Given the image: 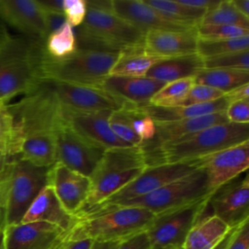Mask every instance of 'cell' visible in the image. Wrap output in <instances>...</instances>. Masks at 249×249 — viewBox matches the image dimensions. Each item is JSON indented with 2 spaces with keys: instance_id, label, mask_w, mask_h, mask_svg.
<instances>
[{
  "instance_id": "ee69618b",
  "label": "cell",
  "mask_w": 249,
  "mask_h": 249,
  "mask_svg": "<svg viewBox=\"0 0 249 249\" xmlns=\"http://www.w3.org/2000/svg\"><path fill=\"white\" fill-rule=\"evenodd\" d=\"M118 249H151V244L146 231H141L123 240Z\"/></svg>"
},
{
  "instance_id": "94428289",
  "label": "cell",
  "mask_w": 249,
  "mask_h": 249,
  "mask_svg": "<svg viewBox=\"0 0 249 249\" xmlns=\"http://www.w3.org/2000/svg\"><path fill=\"white\" fill-rule=\"evenodd\" d=\"M56 249H57V248H56Z\"/></svg>"
},
{
  "instance_id": "b9f144b4",
  "label": "cell",
  "mask_w": 249,
  "mask_h": 249,
  "mask_svg": "<svg viewBox=\"0 0 249 249\" xmlns=\"http://www.w3.org/2000/svg\"><path fill=\"white\" fill-rule=\"evenodd\" d=\"M225 114L230 123L249 124V99L231 102Z\"/></svg>"
},
{
  "instance_id": "ba28073f",
  "label": "cell",
  "mask_w": 249,
  "mask_h": 249,
  "mask_svg": "<svg viewBox=\"0 0 249 249\" xmlns=\"http://www.w3.org/2000/svg\"><path fill=\"white\" fill-rule=\"evenodd\" d=\"M119 53L76 49L61 59L49 57L44 51L41 70L43 80L61 81L71 84L99 87L109 75Z\"/></svg>"
},
{
  "instance_id": "f6af8a7d",
  "label": "cell",
  "mask_w": 249,
  "mask_h": 249,
  "mask_svg": "<svg viewBox=\"0 0 249 249\" xmlns=\"http://www.w3.org/2000/svg\"><path fill=\"white\" fill-rule=\"evenodd\" d=\"M45 24H46V32H47V37L58 30L65 22H66V18L63 13H57V12H50V11H45Z\"/></svg>"
},
{
  "instance_id": "4fadbf2b",
  "label": "cell",
  "mask_w": 249,
  "mask_h": 249,
  "mask_svg": "<svg viewBox=\"0 0 249 249\" xmlns=\"http://www.w3.org/2000/svg\"><path fill=\"white\" fill-rule=\"evenodd\" d=\"M207 180V189L212 195L217 189L232 181L249 166V140L196 160Z\"/></svg>"
},
{
  "instance_id": "30bf717a",
  "label": "cell",
  "mask_w": 249,
  "mask_h": 249,
  "mask_svg": "<svg viewBox=\"0 0 249 249\" xmlns=\"http://www.w3.org/2000/svg\"><path fill=\"white\" fill-rule=\"evenodd\" d=\"M208 198L156 215L145 231L151 249H181L188 232L206 211Z\"/></svg>"
},
{
  "instance_id": "277c9868",
  "label": "cell",
  "mask_w": 249,
  "mask_h": 249,
  "mask_svg": "<svg viewBox=\"0 0 249 249\" xmlns=\"http://www.w3.org/2000/svg\"><path fill=\"white\" fill-rule=\"evenodd\" d=\"M249 140V124L223 123L145 153L147 165L196 160Z\"/></svg>"
},
{
  "instance_id": "6da1fadb",
  "label": "cell",
  "mask_w": 249,
  "mask_h": 249,
  "mask_svg": "<svg viewBox=\"0 0 249 249\" xmlns=\"http://www.w3.org/2000/svg\"><path fill=\"white\" fill-rule=\"evenodd\" d=\"M87 15L74 31L78 49L120 53L144 44L145 31L112 11L111 1L87 0Z\"/></svg>"
},
{
  "instance_id": "5b68a950",
  "label": "cell",
  "mask_w": 249,
  "mask_h": 249,
  "mask_svg": "<svg viewBox=\"0 0 249 249\" xmlns=\"http://www.w3.org/2000/svg\"><path fill=\"white\" fill-rule=\"evenodd\" d=\"M156 215L147 209L114 206L77 217L64 240L89 238L93 241H123L146 231Z\"/></svg>"
},
{
  "instance_id": "816d5d0a",
  "label": "cell",
  "mask_w": 249,
  "mask_h": 249,
  "mask_svg": "<svg viewBox=\"0 0 249 249\" xmlns=\"http://www.w3.org/2000/svg\"><path fill=\"white\" fill-rule=\"evenodd\" d=\"M122 241H94L91 249H118Z\"/></svg>"
},
{
  "instance_id": "e575fe53",
  "label": "cell",
  "mask_w": 249,
  "mask_h": 249,
  "mask_svg": "<svg viewBox=\"0 0 249 249\" xmlns=\"http://www.w3.org/2000/svg\"><path fill=\"white\" fill-rule=\"evenodd\" d=\"M18 136L9 103L0 102V150L12 160L17 159Z\"/></svg>"
},
{
  "instance_id": "7a4b0ae2",
  "label": "cell",
  "mask_w": 249,
  "mask_h": 249,
  "mask_svg": "<svg viewBox=\"0 0 249 249\" xmlns=\"http://www.w3.org/2000/svg\"><path fill=\"white\" fill-rule=\"evenodd\" d=\"M44 42L10 35L0 49V102L32 91L43 80Z\"/></svg>"
},
{
  "instance_id": "2e32d148",
  "label": "cell",
  "mask_w": 249,
  "mask_h": 249,
  "mask_svg": "<svg viewBox=\"0 0 249 249\" xmlns=\"http://www.w3.org/2000/svg\"><path fill=\"white\" fill-rule=\"evenodd\" d=\"M5 249H56L64 241L66 231L42 221L4 227Z\"/></svg>"
},
{
  "instance_id": "7dc6e473",
  "label": "cell",
  "mask_w": 249,
  "mask_h": 249,
  "mask_svg": "<svg viewBox=\"0 0 249 249\" xmlns=\"http://www.w3.org/2000/svg\"><path fill=\"white\" fill-rule=\"evenodd\" d=\"M93 242L94 241L89 238L64 240L62 249H91Z\"/></svg>"
},
{
  "instance_id": "ac0fdd59",
  "label": "cell",
  "mask_w": 249,
  "mask_h": 249,
  "mask_svg": "<svg viewBox=\"0 0 249 249\" xmlns=\"http://www.w3.org/2000/svg\"><path fill=\"white\" fill-rule=\"evenodd\" d=\"M48 184L52 186L63 208L74 216L84 206L90 190L89 177L59 162L50 167Z\"/></svg>"
},
{
  "instance_id": "83f0119b",
  "label": "cell",
  "mask_w": 249,
  "mask_h": 249,
  "mask_svg": "<svg viewBox=\"0 0 249 249\" xmlns=\"http://www.w3.org/2000/svg\"><path fill=\"white\" fill-rule=\"evenodd\" d=\"M161 57L148 53L143 46L130 48L119 53L109 75L123 77H144L150 68Z\"/></svg>"
},
{
  "instance_id": "8fae6325",
  "label": "cell",
  "mask_w": 249,
  "mask_h": 249,
  "mask_svg": "<svg viewBox=\"0 0 249 249\" xmlns=\"http://www.w3.org/2000/svg\"><path fill=\"white\" fill-rule=\"evenodd\" d=\"M197 168H199V164L196 160L182 162L159 163L149 165L138 177H136L133 181L128 183L119 192L108 197L105 201H103L96 207L77 217H81L90 212L107 208L120 202L148 195L174 180H177L194 172Z\"/></svg>"
},
{
  "instance_id": "52a82bcc",
  "label": "cell",
  "mask_w": 249,
  "mask_h": 249,
  "mask_svg": "<svg viewBox=\"0 0 249 249\" xmlns=\"http://www.w3.org/2000/svg\"><path fill=\"white\" fill-rule=\"evenodd\" d=\"M9 108L14 117L18 145L24 137L55 133L59 127L66 124L62 116V106L49 80L42 81L18 102L9 104Z\"/></svg>"
},
{
  "instance_id": "6f0895ef",
  "label": "cell",
  "mask_w": 249,
  "mask_h": 249,
  "mask_svg": "<svg viewBox=\"0 0 249 249\" xmlns=\"http://www.w3.org/2000/svg\"><path fill=\"white\" fill-rule=\"evenodd\" d=\"M0 225L4 226V210L1 205H0Z\"/></svg>"
},
{
  "instance_id": "9f6ffc18",
  "label": "cell",
  "mask_w": 249,
  "mask_h": 249,
  "mask_svg": "<svg viewBox=\"0 0 249 249\" xmlns=\"http://www.w3.org/2000/svg\"><path fill=\"white\" fill-rule=\"evenodd\" d=\"M0 249H5V232L3 225H0Z\"/></svg>"
},
{
  "instance_id": "1f68e13d",
  "label": "cell",
  "mask_w": 249,
  "mask_h": 249,
  "mask_svg": "<svg viewBox=\"0 0 249 249\" xmlns=\"http://www.w3.org/2000/svg\"><path fill=\"white\" fill-rule=\"evenodd\" d=\"M77 49L73 27L66 21L58 30L51 33L44 42L45 53L54 59L72 54Z\"/></svg>"
},
{
  "instance_id": "7c38bea8",
  "label": "cell",
  "mask_w": 249,
  "mask_h": 249,
  "mask_svg": "<svg viewBox=\"0 0 249 249\" xmlns=\"http://www.w3.org/2000/svg\"><path fill=\"white\" fill-rule=\"evenodd\" d=\"M56 162L89 177L105 149L88 140L69 125L64 124L55 132Z\"/></svg>"
},
{
  "instance_id": "f35d334b",
  "label": "cell",
  "mask_w": 249,
  "mask_h": 249,
  "mask_svg": "<svg viewBox=\"0 0 249 249\" xmlns=\"http://www.w3.org/2000/svg\"><path fill=\"white\" fill-rule=\"evenodd\" d=\"M198 39L203 40H223L234 39L249 36V29L234 25H205L196 26Z\"/></svg>"
},
{
  "instance_id": "681fc988",
  "label": "cell",
  "mask_w": 249,
  "mask_h": 249,
  "mask_svg": "<svg viewBox=\"0 0 249 249\" xmlns=\"http://www.w3.org/2000/svg\"><path fill=\"white\" fill-rule=\"evenodd\" d=\"M38 2L45 11L63 13V0H43Z\"/></svg>"
},
{
  "instance_id": "f546056e",
  "label": "cell",
  "mask_w": 249,
  "mask_h": 249,
  "mask_svg": "<svg viewBox=\"0 0 249 249\" xmlns=\"http://www.w3.org/2000/svg\"><path fill=\"white\" fill-rule=\"evenodd\" d=\"M149 6L168 18L190 27H196L206 11L195 9L171 0H144Z\"/></svg>"
},
{
  "instance_id": "f1b7e54d",
  "label": "cell",
  "mask_w": 249,
  "mask_h": 249,
  "mask_svg": "<svg viewBox=\"0 0 249 249\" xmlns=\"http://www.w3.org/2000/svg\"><path fill=\"white\" fill-rule=\"evenodd\" d=\"M249 82V70L228 68H203L196 77L195 84L217 89L224 93Z\"/></svg>"
},
{
  "instance_id": "7bdbcfd3",
  "label": "cell",
  "mask_w": 249,
  "mask_h": 249,
  "mask_svg": "<svg viewBox=\"0 0 249 249\" xmlns=\"http://www.w3.org/2000/svg\"><path fill=\"white\" fill-rule=\"evenodd\" d=\"M226 249H249V220L232 229L231 237Z\"/></svg>"
},
{
  "instance_id": "e0dca14e",
  "label": "cell",
  "mask_w": 249,
  "mask_h": 249,
  "mask_svg": "<svg viewBox=\"0 0 249 249\" xmlns=\"http://www.w3.org/2000/svg\"><path fill=\"white\" fill-rule=\"evenodd\" d=\"M112 111H76L62 107L64 123L88 140L106 149L129 147L119 139L109 125Z\"/></svg>"
},
{
  "instance_id": "d6986e66",
  "label": "cell",
  "mask_w": 249,
  "mask_h": 249,
  "mask_svg": "<svg viewBox=\"0 0 249 249\" xmlns=\"http://www.w3.org/2000/svg\"><path fill=\"white\" fill-rule=\"evenodd\" d=\"M0 20L21 35L41 42L47 38L45 12L35 0H0Z\"/></svg>"
},
{
  "instance_id": "d6a6232c",
  "label": "cell",
  "mask_w": 249,
  "mask_h": 249,
  "mask_svg": "<svg viewBox=\"0 0 249 249\" xmlns=\"http://www.w3.org/2000/svg\"><path fill=\"white\" fill-rule=\"evenodd\" d=\"M194 85L195 78H185L166 83L153 95L149 104L159 107L181 106Z\"/></svg>"
},
{
  "instance_id": "d590c367",
  "label": "cell",
  "mask_w": 249,
  "mask_h": 249,
  "mask_svg": "<svg viewBox=\"0 0 249 249\" xmlns=\"http://www.w3.org/2000/svg\"><path fill=\"white\" fill-rule=\"evenodd\" d=\"M128 104L119 110L111 112L109 117V125L114 134L123 142L129 146L142 147L143 143L135 134L132 127L131 118L127 109Z\"/></svg>"
},
{
  "instance_id": "8d00e7d4",
  "label": "cell",
  "mask_w": 249,
  "mask_h": 249,
  "mask_svg": "<svg viewBox=\"0 0 249 249\" xmlns=\"http://www.w3.org/2000/svg\"><path fill=\"white\" fill-rule=\"evenodd\" d=\"M127 109L135 134L140 138L143 146L149 144L156 134V123L142 110L140 106L128 104Z\"/></svg>"
},
{
  "instance_id": "5bb4252c",
  "label": "cell",
  "mask_w": 249,
  "mask_h": 249,
  "mask_svg": "<svg viewBox=\"0 0 249 249\" xmlns=\"http://www.w3.org/2000/svg\"><path fill=\"white\" fill-rule=\"evenodd\" d=\"M212 215L220 218L231 229L249 220L248 172L217 189L208 198Z\"/></svg>"
},
{
  "instance_id": "484cf974",
  "label": "cell",
  "mask_w": 249,
  "mask_h": 249,
  "mask_svg": "<svg viewBox=\"0 0 249 249\" xmlns=\"http://www.w3.org/2000/svg\"><path fill=\"white\" fill-rule=\"evenodd\" d=\"M229 104L230 100L224 94L217 100L202 104L175 107H159L148 104L140 107L155 123H164L224 112Z\"/></svg>"
},
{
  "instance_id": "3957f363",
  "label": "cell",
  "mask_w": 249,
  "mask_h": 249,
  "mask_svg": "<svg viewBox=\"0 0 249 249\" xmlns=\"http://www.w3.org/2000/svg\"><path fill=\"white\" fill-rule=\"evenodd\" d=\"M142 147H121L106 149L89 175L90 190L80 216L96 207L138 177L147 167Z\"/></svg>"
},
{
  "instance_id": "4dcf8cb0",
  "label": "cell",
  "mask_w": 249,
  "mask_h": 249,
  "mask_svg": "<svg viewBox=\"0 0 249 249\" xmlns=\"http://www.w3.org/2000/svg\"><path fill=\"white\" fill-rule=\"evenodd\" d=\"M199 24L234 25L249 29V18L235 9L231 0H219L214 7L205 12Z\"/></svg>"
},
{
  "instance_id": "44dd1931",
  "label": "cell",
  "mask_w": 249,
  "mask_h": 249,
  "mask_svg": "<svg viewBox=\"0 0 249 249\" xmlns=\"http://www.w3.org/2000/svg\"><path fill=\"white\" fill-rule=\"evenodd\" d=\"M227 122L228 119L224 111L173 122L156 123V134L154 139L149 144L143 146L142 149L144 153H150L158 150L163 145L198 132L209 126Z\"/></svg>"
},
{
  "instance_id": "cb8c5ba5",
  "label": "cell",
  "mask_w": 249,
  "mask_h": 249,
  "mask_svg": "<svg viewBox=\"0 0 249 249\" xmlns=\"http://www.w3.org/2000/svg\"><path fill=\"white\" fill-rule=\"evenodd\" d=\"M77 217L68 213L57 196H55L51 185L45 186L34 201L24 214L21 223L29 222H47L59 227L68 232L77 222Z\"/></svg>"
},
{
  "instance_id": "ffe728a7",
  "label": "cell",
  "mask_w": 249,
  "mask_h": 249,
  "mask_svg": "<svg viewBox=\"0 0 249 249\" xmlns=\"http://www.w3.org/2000/svg\"><path fill=\"white\" fill-rule=\"evenodd\" d=\"M196 27L186 29H151L145 32L144 50L155 56L166 58L196 53Z\"/></svg>"
},
{
  "instance_id": "ab89813d",
  "label": "cell",
  "mask_w": 249,
  "mask_h": 249,
  "mask_svg": "<svg viewBox=\"0 0 249 249\" xmlns=\"http://www.w3.org/2000/svg\"><path fill=\"white\" fill-rule=\"evenodd\" d=\"M224 94L225 93L223 91L212 87L195 84L190 89L181 106L208 103L221 98L222 96H224Z\"/></svg>"
},
{
  "instance_id": "9c48e42d",
  "label": "cell",
  "mask_w": 249,
  "mask_h": 249,
  "mask_svg": "<svg viewBox=\"0 0 249 249\" xmlns=\"http://www.w3.org/2000/svg\"><path fill=\"white\" fill-rule=\"evenodd\" d=\"M210 196L207 189L206 174L204 170L199 167L194 172L174 180L148 195L125 200L110 207H140L149 210L155 215H159L206 199Z\"/></svg>"
},
{
  "instance_id": "f907efd6",
  "label": "cell",
  "mask_w": 249,
  "mask_h": 249,
  "mask_svg": "<svg viewBox=\"0 0 249 249\" xmlns=\"http://www.w3.org/2000/svg\"><path fill=\"white\" fill-rule=\"evenodd\" d=\"M231 2L241 15L249 18V0H231Z\"/></svg>"
},
{
  "instance_id": "836d02e7",
  "label": "cell",
  "mask_w": 249,
  "mask_h": 249,
  "mask_svg": "<svg viewBox=\"0 0 249 249\" xmlns=\"http://www.w3.org/2000/svg\"><path fill=\"white\" fill-rule=\"evenodd\" d=\"M246 50H249V36L223 40L198 39L196 44V53L202 59Z\"/></svg>"
},
{
  "instance_id": "bcb514c9",
  "label": "cell",
  "mask_w": 249,
  "mask_h": 249,
  "mask_svg": "<svg viewBox=\"0 0 249 249\" xmlns=\"http://www.w3.org/2000/svg\"><path fill=\"white\" fill-rule=\"evenodd\" d=\"M225 95L229 98L230 103L233 101L249 99V84H244L242 86H239L226 92Z\"/></svg>"
},
{
  "instance_id": "8992f818",
  "label": "cell",
  "mask_w": 249,
  "mask_h": 249,
  "mask_svg": "<svg viewBox=\"0 0 249 249\" xmlns=\"http://www.w3.org/2000/svg\"><path fill=\"white\" fill-rule=\"evenodd\" d=\"M50 167L12 160L1 176L4 226L17 225L41 190L48 185Z\"/></svg>"
},
{
  "instance_id": "db71d44e",
  "label": "cell",
  "mask_w": 249,
  "mask_h": 249,
  "mask_svg": "<svg viewBox=\"0 0 249 249\" xmlns=\"http://www.w3.org/2000/svg\"><path fill=\"white\" fill-rule=\"evenodd\" d=\"M11 34H9V32L7 31L5 25H3L0 22V49L2 48V46L5 44V42L8 40V38L10 37Z\"/></svg>"
},
{
  "instance_id": "91938a15",
  "label": "cell",
  "mask_w": 249,
  "mask_h": 249,
  "mask_svg": "<svg viewBox=\"0 0 249 249\" xmlns=\"http://www.w3.org/2000/svg\"><path fill=\"white\" fill-rule=\"evenodd\" d=\"M63 242H64V241H63ZM62 246H63V243H62V244H61V245H60V246H59L57 249H62Z\"/></svg>"
},
{
  "instance_id": "60d3db41",
  "label": "cell",
  "mask_w": 249,
  "mask_h": 249,
  "mask_svg": "<svg viewBox=\"0 0 249 249\" xmlns=\"http://www.w3.org/2000/svg\"><path fill=\"white\" fill-rule=\"evenodd\" d=\"M63 14L66 21L74 28L79 27L87 15V0H63Z\"/></svg>"
},
{
  "instance_id": "f5cc1de1",
  "label": "cell",
  "mask_w": 249,
  "mask_h": 249,
  "mask_svg": "<svg viewBox=\"0 0 249 249\" xmlns=\"http://www.w3.org/2000/svg\"><path fill=\"white\" fill-rule=\"evenodd\" d=\"M11 160H12V159L0 150V174L5 170V168L7 167V165L9 164V162Z\"/></svg>"
},
{
  "instance_id": "7402d4cb",
  "label": "cell",
  "mask_w": 249,
  "mask_h": 249,
  "mask_svg": "<svg viewBox=\"0 0 249 249\" xmlns=\"http://www.w3.org/2000/svg\"><path fill=\"white\" fill-rule=\"evenodd\" d=\"M166 83L149 77H123L106 76L100 83V89L121 98L124 102L145 106L150 103L151 98Z\"/></svg>"
},
{
  "instance_id": "74e56055",
  "label": "cell",
  "mask_w": 249,
  "mask_h": 249,
  "mask_svg": "<svg viewBox=\"0 0 249 249\" xmlns=\"http://www.w3.org/2000/svg\"><path fill=\"white\" fill-rule=\"evenodd\" d=\"M202 60L205 69L228 68L249 70V50L211 56Z\"/></svg>"
},
{
  "instance_id": "c3c4849f",
  "label": "cell",
  "mask_w": 249,
  "mask_h": 249,
  "mask_svg": "<svg viewBox=\"0 0 249 249\" xmlns=\"http://www.w3.org/2000/svg\"><path fill=\"white\" fill-rule=\"evenodd\" d=\"M179 1L186 6L198 9V10H203V11H207L211 9L219 2V0H179Z\"/></svg>"
},
{
  "instance_id": "11a10c76",
  "label": "cell",
  "mask_w": 249,
  "mask_h": 249,
  "mask_svg": "<svg viewBox=\"0 0 249 249\" xmlns=\"http://www.w3.org/2000/svg\"><path fill=\"white\" fill-rule=\"evenodd\" d=\"M231 233H232V229H231V231L228 233V235L225 237V239H224L215 249H226L227 246H228V244H229V242H230V239H231Z\"/></svg>"
},
{
  "instance_id": "4316f807",
  "label": "cell",
  "mask_w": 249,
  "mask_h": 249,
  "mask_svg": "<svg viewBox=\"0 0 249 249\" xmlns=\"http://www.w3.org/2000/svg\"><path fill=\"white\" fill-rule=\"evenodd\" d=\"M231 230L215 215L202 216L188 232L181 249H215Z\"/></svg>"
},
{
  "instance_id": "d4e9b609",
  "label": "cell",
  "mask_w": 249,
  "mask_h": 249,
  "mask_svg": "<svg viewBox=\"0 0 249 249\" xmlns=\"http://www.w3.org/2000/svg\"><path fill=\"white\" fill-rule=\"evenodd\" d=\"M203 60L197 53L161 58L147 72L146 77L164 83L195 78L202 69Z\"/></svg>"
},
{
  "instance_id": "603a6c76",
  "label": "cell",
  "mask_w": 249,
  "mask_h": 249,
  "mask_svg": "<svg viewBox=\"0 0 249 249\" xmlns=\"http://www.w3.org/2000/svg\"><path fill=\"white\" fill-rule=\"evenodd\" d=\"M112 11L143 31L151 29H186L191 28L176 22L149 6L144 0H112Z\"/></svg>"
},
{
  "instance_id": "680465c9",
  "label": "cell",
  "mask_w": 249,
  "mask_h": 249,
  "mask_svg": "<svg viewBox=\"0 0 249 249\" xmlns=\"http://www.w3.org/2000/svg\"><path fill=\"white\" fill-rule=\"evenodd\" d=\"M2 173L0 174V205L3 207V204H2V191H1V175H2Z\"/></svg>"
},
{
  "instance_id": "9a60e30c",
  "label": "cell",
  "mask_w": 249,
  "mask_h": 249,
  "mask_svg": "<svg viewBox=\"0 0 249 249\" xmlns=\"http://www.w3.org/2000/svg\"><path fill=\"white\" fill-rule=\"evenodd\" d=\"M49 81H51L60 105L66 109L76 111H115L128 104L97 87L53 80Z\"/></svg>"
}]
</instances>
